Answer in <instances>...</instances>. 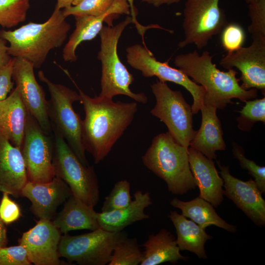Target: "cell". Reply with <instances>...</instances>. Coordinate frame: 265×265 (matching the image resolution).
Returning a JSON list of instances; mask_svg holds the SVG:
<instances>
[{
	"instance_id": "9",
	"label": "cell",
	"mask_w": 265,
	"mask_h": 265,
	"mask_svg": "<svg viewBox=\"0 0 265 265\" xmlns=\"http://www.w3.org/2000/svg\"><path fill=\"white\" fill-rule=\"evenodd\" d=\"M151 87L156 101L151 113L163 122L173 138L188 150L196 132L191 106L180 91L172 90L166 82L157 80Z\"/></svg>"
},
{
	"instance_id": "43",
	"label": "cell",
	"mask_w": 265,
	"mask_h": 265,
	"mask_svg": "<svg viewBox=\"0 0 265 265\" xmlns=\"http://www.w3.org/2000/svg\"><path fill=\"white\" fill-rule=\"evenodd\" d=\"M74 0H57V3L55 7L61 9L66 8L72 5Z\"/></svg>"
},
{
	"instance_id": "26",
	"label": "cell",
	"mask_w": 265,
	"mask_h": 265,
	"mask_svg": "<svg viewBox=\"0 0 265 265\" xmlns=\"http://www.w3.org/2000/svg\"><path fill=\"white\" fill-rule=\"evenodd\" d=\"M168 217L176 229V240L180 250H188L200 259H206L205 244L212 237L207 234L205 229L175 211H171Z\"/></svg>"
},
{
	"instance_id": "21",
	"label": "cell",
	"mask_w": 265,
	"mask_h": 265,
	"mask_svg": "<svg viewBox=\"0 0 265 265\" xmlns=\"http://www.w3.org/2000/svg\"><path fill=\"white\" fill-rule=\"evenodd\" d=\"M217 108L204 106L201 108L202 120L199 129L189 143L192 147L210 159H216V152L226 149L222 125L216 114Z\"/></svg>"
},
{
	"instance_id": "18",
	"label": "cell",
	"mask_w": 265,
	"mask_h": 265,
	"mask_svg": "<svg viewBox=\"0 0 265 265\" xmlns=\"http://www.w3.org/2000/svg\"><path fill=\"white\" fill-rule=\"evenodd\" d=\"M130 8L126 0H114L109 9L98 16H75L76 28L65 44L62 56L66 62H74L77 60L76 54L79 45L82 42L91 40L99 34L103 23L110 16L114 14H130Z\"/></svg>"
},
{
	"instance_id": "8",
	"label": "cell",
	"mask_w": 265,
	"mask_h": 265,
	"mask_svg": "<svg viewBox=\"0 0 265 265\" xmlns=\"http://www.w3.org/2000/svg\"><path fill=\"white\" fill-rule=\"evenodd\" d=\"M128 237L126 232H110L98 228L80 235L61 236L58 252L60 257L80 265H106L115 246Z\"/></svg>"
},
{
	"instance_id": "36",
	"label": "cell",
	"mask_w": 265,
	"mask_h": 265,
	"mask_svg": "<svg viewBox=\"0 0 265 265\" xmlns=\"http://www.w3.org/2000/svg\"><path fill=\"white\" fill-rule=\"evenodd\" d=\"M25 248L18 245L0 248V265H31Z\"/></svg>"
},
{
	"instance_id": "25",
	"label": "cell",
	"mask_w": 265,
	"mask_h": 265,
	"mask_svg": "<svg viewBox=\"0 0 265 265\" xmlns=\"http://www.w3.org/2000/svg\"><path fill=\"white\" fill-rule=\"evenodd\" d=\"M144 248L140 265H158L166 262L177 264L188 257L182 255L175 237L161 229L157 234H151L142 244Z\"/></svg>"
},
{
	"instance_id": "29",
	"label": "cell",
	"mask_w": 265,
	"mask_h": 265,
	"mask_svg": "<svg viewBox=\"0 0 265 265\" xmlns=\"http://www.w3.org/2000/svg\"><path fill=\"white\" fill-rule=\"evenodd\" d=\"M136 238H126L120 241L114 248L108 265H138L142 259Z\"/></svg>"
},
{
	"instance_id": "34",
	"label": "cell",
	"mask_w": 265,
	"mask_h": 265,
	"mask_svg": "<svg viewBox=\"0 0 265 265\" xmlns=\"http://www.w3.org/2000/svg\"><path fill=\"white\" fill-rule=\"evenodd\" d=\"M220 33L221 46L227 53L236 51L243 47L246 34L244 29L239 24L228 23Z\"/></svg>"
},
{
	"instance_id": "5",
	"label": "cell",
	"mask_w": 265,
	"mask_h": 265,
	"mask_svg": "<svg viewBox=\"0 0 265 265\" xmlns=\"http://www.w3.org/2000/svg\"><path fill=\"white\" fill-rule=\"evenodd\" d=\"M132 23L131 17H127L116 25L103 27L99 34L100 50L98 58L102 64L101 92L99 96L112 99L118 95L127 96L135 102L145 104L148 99L144 93L131 91L133 75L121 61L117 53L119 39L126 26Z\"/></svg>"
},
{
	"instance_id": "45",
	"label": "cell",
	"mask_w": 265,
	"mask_h": 265,
	"mask_svg": "<svg viewBox=\"0 0 265 265\" xmlns=\"http://www.w3.org/2000/svg\"><path fill=\"white\" fill-rule=\"evenodd\" d=\"M245 0L246 1V3L249 4V3H250L252 2H254V1H256V0Z\"/></svg>"
},
{
	"instance_id": "10",
	"label": "cell",
	"mask_w": 265,
	"mask_h": 265,
	"mask_svg": "<svg viewBox=\"0 0 265 265\" xmlns=\"http://www.w3.org/2000/svg\"><path fill=\"white\" fill-rule=\"evenodd\" d=\"M220 0H186L183 10L184 39L180 48L191 44L197 49L206 47L228 23Z\"/></svg>"
},
{
	"instance_id": "17",
	"label": "cell",
	"mask_w": 265,
	"mask_h": 265,
	"mask_svg": "<svg viewBox=\"0 0 265 265\" xmlns=\"http://www.w3.org/2000/svg\"><path fill=\"white\" fill-rule=\"evenodd\" d=\"M71 195L72 191L67 184L55 176L47 182L28 181L21 192V197L30 201V209L35 216L50 220L55 215L58 207Z\"/></svg>"
},
{
	"instance_id": "19",
	"label": "cell",
	"mask_w": 265,
	"mask_h": 265,
	"mask_svg": "<svg viewBox=\"0 0 265 265\" xmlns=\"http://www.w3.org/2000/svg\"><path fill=\"white\" fill-rule=\"evenodd\" d=\"M191 171L199 189V197L217 207L223 200V180L214 161L189 147L187 150Z\"/></svg>"
},
{
	"instance_id": "39",
	"label": "cell",
	"mask_w": 265,
	"mask_h": 265,
	"mask_svg": "<svg viewBox=\"0 0 265 265\" xmlns=\"http://www.w3.org/2000/svg\"><path fill=\"white\" fill-rule=\"evenodd\" d=\"M130 6V12L131 14V18L132 19V23L135 24V27L137 28V30L139 33V34L142 37V42L144 43V35L147 29L150 28H157L158 26L156 24H153L149 26H144L140 24L137 19H136V12L134 6L133 1L134 0H126Z\"/></svg>"
},
{
	"instance_id": "40",
	"label": "cell",
	"mask_w": 265,
	"mask_h": 265,
	"mask_svg": "<svg viewBox=\"0 0 265 265\" xmlns=\"http://www.w3.org/2000/svg\"><path fill=\"white\" fill-rule=\"evenodd\" d=\"M11 58L8 53L5 40L0 37V68L7 64Z\"/></svg>"
},
{
	"instance_id": "31",
	"label": "cell",
	"mask_w": 265,
	"mask_h": 265,
	"mask_svg": "<svg viewBox=\"0 0 265 265\" xmlns=\"http://www.w3.org/2000/svg\"><path fill=\"white\" fill-rule=\"evenodd\" d=\"M130 188V184L127 180L117 182L105 198L101 212H110L128 206L132 201Z\"/></svg>"
},
{
	"instance_id": "28",
	"label": "cell",
	"mask_w": 265,
	"mask_h": 265,
	"mask_svg": "<svg viewBox=\"0 0 265 265\" xmlns=\"http://www.w3.org/2000/svg\"><path fill=\"white\" fill-rule=\"evenodd\" d=\"M29 0H0V26L9 28L24 22Z\"/></svg>"
},
{
	"instance_id": "32",
	"label": "cell",
	"mask_w": 265,
	"mask_h": 265,
	"mask_svg": "<svg viewBox=\"0 0 265 265\" xmlns=\"http://www.w3.org/2000/svg\"><path fill=\"white\" fill-rule=\"evenodd\" d=\"M232 153L239 161L241 167L247 170L253 178L262 193L265 192V167L260 166L245 156L244 149L235 142H232Z\"/></svg>"
},
{
	"instance_id": "14",
	"label": "cell",
	"mask_w": 265,
	"mask_h": 265,
	"mask_svg": "<svg viewBox=\"0 0 265 265\" xmlns=\"http://www.w3.org/2000/svg\"><path fill=\"white\" fill-rule=\"evenodd\" d=\"M13 58L12 79L15 88L28 112L45 131L51 133L52 129L48 114V101L35 78L34 67L25 59Z\"/></svg>"
},
{
	"instance_id": "4",
	"label": "cell",
	"mask_w": 265,
	"mask_h": 265,
	"mask_svg": "<svg viewBox=\"0 0 265 265\" xmlns=\"http://www.w3.org/2000/svg\"><path fill=\"white\" fill-rule=\"evenodd\" d=\"M141 159L148 169L166 183L170 192L182 195L196 188L187 150L168 132L155 136Z\"/></svg>"
},
{
	"instance_id": "35",
	"label": "cell",
	"mask_w": 265,
	"mask_h": 265,
	"mask_svg": "<svg viewBox=\"0 0 265 265\" xmlns=\"http://www.w3.org/2000/svg\"><path fill=\"white\" fill-rule=\"evenodd\" d=\"M248 4L250 19L248 32L252 38H265V0H257Z\"/></svg>"
},
{
	"instance_id": "23",
	"label": "cell",
	"mask_w": 265,
	"mask_h": 265,
	"mask_svg": "<svg viewBox=\"0 0 265 265\" xmlns=\"http://www.w3.org/2000/svg\"><path fill=\"white\" fill-rule=\"evenodd\" d=\"M134 199L127 207L107 212H97L100 228L110 232H119L133 223L149 218L145 210L152 204L149 192L136 191Z\"/></svg>"
},
{
	"instance_id": "38",
	"label": "cell",
	"mask_w": 265,
	"mask_h": 265,
	"mask_svg": "<svg viewBox=\"0 0 265 265\" xmlns=\"http://www.w3.org/2000/svg\"><path fill=\"white\" fill-rule=\"evenodd\" d=\"M14 58L5 66L0 68V102L7 98L13 88L12 81Z\"/></svg>"
},
{
	"instance_id": "37",
	"label": "cell",
	"mask_w": 265,
	"mask_h": 265,
	"mask_svg": "<svg viewBox=\"0 0 265 265\" xmlns=\"http://www.w3.org/2000/svg\"><path fill=\"white\" fill-rule=\"evenodd\" d=\"M9 195L8 193L3 192L0 201V217L5 224L15 222L21 215L19 206Z\"/></svg>"
},
{
	"instance_id": "41",
	"label": "cell",
	"mask_w": 265,
	"mask_h": 265,
	"mask_svg": "<svg viewBox=\"0 0 265 265\" xmlns=\"http://www.w3.org/2000/svg\"><path fill=\"white\" fill-rule=\"evenodd\" d=\"M7 242V230L5 224L0 217V248L6 246Z\"/></svg>"
},
{
	"instance_id": "16",
	"label": "cell",
	"mask_w": 265,
	"mask_h": 265,
	"mask_svg": "<svg viewBox=\"0 0 265 265\" xmlns=\"http://www.w3.org/2000/svg\"><path fill=\"white\" fill-rule=\"evenodd\" d=\"M224 182L223 194L231 199L255 224L265 225V201L254 180L243 181L230 174L228 166L216 161Z\"/></svg>"
},
{
	"instance_id": "33",
	"label": "cell",
	"mask_w": 265,
	"mask_h": 265,
	"mask_svg": "<svg viewBox=\"0 0 265 265\" xmlns=\"http://www.w3.org/2000/svg\"><path fill=\"white\" fill-rule=\"evenodd\" d=\"M113 1L114 0H83L76 5L64 8L62 11L65 17L70 15L98 16L107 11Z\"/></svg>"
},
{
	"instance_id": "30",
	"label": "cell",
	"mask_w": 265,
	"mask_h": 265,
	"mask_svg": "<svg viewBox=\"0 0 265 265\" xmlns=\"http://www.w3.org/2000/svg\"><path fill=\"white\" fill-rule=\"evenodd\" d=\"M239 111L237 117L238 129L242 131L249 132L257 122L265 123V98L249 100Z\"/></svg>"
},
{
	"instance_id": "13",
	"label": "cell",
	"mask_w": 265,
	"mask_h": 265,
	"mask_svg": "<svg viewBox=\"0 0 265 265\" xmlns=\"http://www.w3.org/2000/svg\"><path fill=\"white\" fill-rule=\"evenodd\" d=\"M251 44L227 53L220 60L224 68H236L240 72L241 87L265 93V38H254Z\"/></svg>"
},
{
	"instance_id": "22",
	"label": "cell",
	"mask_w": 265,
	"mask_h": 265,
	"mask_svg": "<svg viewBox=\"0 0 265 265\" xmlns=\"http://www.w3.org/2000/svg\"><path fill=\"white\" fill-rule=\"evenodd\" d=\"M27 114L28 110L16 88L6 98L0 102V135L20 149L24 138Z\"/></svg>"
},
{
	"instance_id": "20",
	"label": "cell",
	"mask_w": 265,
	"mask_h": 265,
	"mask_svg": "<svg viewBox=\"0 0 265 265\" xmlns=\"http://www.w3.org/2000/svg\"><path fill=\"white\" fill-rule=\"evenodd\" d=\"M27 181L21 149L0 135V191L15 198L21 197Z\"/></svg>"
},
{
	"instance_id": "42",
	"label": "cell",
	"mask_w": 265,
	"mask_h": 265,
	"mask_svg": "<svg viewBox=\"0 0 265 265\" xmlns=\"http://www.w3.org/2000/svg\"><path fill=\"white\" fill-rule=\"evenodd\" d=\"M181 0H142L143 2L153 5L155 7H159L163 4H171L177 3Z\"/></svg>"
},
{
	"instance_id": "3",
	"label": "cell",
	"mask_w": 265,
	"mask_h": 265,
	"mask_svg": "<svg viewBox=\"0 0 265 265\" xmlns=\"http://www.w3.org/2000/svg\"><path fill=\"white\" fill-rule=\"evenodd\" d=\"M62 10L55 7L44 23L30 22L14 30H0V37L7 41L8 54L31 62L39 68L46 61L50 52L64 43L70 25Z\"/></svg>"
},
{
	"instance_id": "24",
	"label": "cell",
	"mask_w": 265,
	"mask_h": 265,
	"mask_svg": "<svg viewBox=\"0 0 265 265\" xmlns=\"http://www.w3.org/2000/svg\"><path fill=\"white\" fill-rule=\"evenodd\" d=\"M61 233L78 230L93 231L100 228L97 212L74 195L64 203L62 211L52 221Z\"/></svg>"
},
{
	"instance_id": "12",
	"label": "cell",
	"mask_w": 265,
	"mask_h": 265,
	"mask_svg": "<svg viewBox=\"0 0 265 265\" xmlns=\"http://www.w3.org/2000/svg\"><path fill=\"white\" fill-rule=\"evenodd\" d=\"M128 63L134 69L140 71L145 78L156 77L163 82H171L182 86L191 95L193 114H197L204 106L205 90L195 83L179 69L170 66L168 61L161 62L147 48L139 44L126 49Z\"/></svg>"
},
{
	"instance_id": "27",
	"label": "cell",
	"mask_w": 265,
	"mask_h": 265,
	"mask_svg": "<svg viewBox=\"0 0 265 265\" xmlns=\"http://www.w3.org/2000/svg\"><path fill=\"white\" fill-rule=\"evenodd\" d=\"M170 204L180 209L182 214L189 218L203 229L214 225L229 232L237 231L236 226L227 223L218 215L210 203L199 196L189 201H183L174 198Z\"/></svg>"
},
{
	"instance_id": "7",
	"label": "cell",
	"mask_w": 265,
	"mask_h": 265,
	"mask_svg": "<svg viewBox=\"0 0 265 265\" xmlns=\"http://www.w3.org/2000/svg\"><path fill=\"white\" fill-rule=\"evenodd\" d=\"M53 131V164L55 176L67 184L73 195L94 208L100 197L99 183L94 166L83 164L64 138L56 131Z\"/></svg>"
},
{
	"instance_id": "1",
	"label": "cell",
	"mask_w": 265,
	"mask_h": 265,
	"mask_svg": "<svg viewBox=\"0 0 265 265\" xmlns=\"http://www.w3.org/2000/svg\"><path fill=\"white\" fill-rule=\"evenodd\" d=\"M85 117L82 140L97 164L104 159L132 123L137 111L136 102H115L112 99L90 97L78 88Z\"/></svg>"
},
{
	"instance_id": "6",
	"label": "cell",
	"mask_w": 265,
	"mask_h": 265,
	"mask_svg": "<svg viewBox=\"0 0 265 265\" xmlns=\"http://www.w3.org/2000/svg\"><path fill=\"white\" fill-rule=\"evenodd\" d=\"M39 80L45 83L50 94L48 101V114L53 131L65 140L80 161L89 165L82 140V121L73 105L80 101L79 93L49 80L42 71L38 72Z\"/></svg>"
},
{
	"instance_id": "15",
	"label": "cell",
	"mask_w": 265,
	"mask_h": 265,
	"mask_svg": "<svg viewBox=\"0 0 265 265\" xmlns=\"http://www.w3.org/2000/svg\"><path fill=\"white\" fill-rule=\"evenodd\" d=\"M61 236L50 220L39 219L36 225L24 233L19 244L26 249L30 262L35 265H59L58 252Z\"/></svg>"
},
{
	"instance_id": "44",
	"label": "cell",
	"mask_w": 265,
	"mask_h": 265,
	"mask_svg": "<svg viewBox=\"0 0 265 265\" xmlns=\"http://www.w3.org/2000/svg\"><path fill=\"white\" fill-rule=\"evenodd\" d=\"M83 0H74L72 5H76L81 2Z\"/></svg>"
},
{
	"instance_id": "2",
	"label": "cell",
	"mask_w": 265,
	"mask_h": 265,
	"mask_svg": "<svg viewBox=\"0 0 265 265\" xmlns=\"http://www.w3.org/2000/svg\"><path fill=\"white\" fill-rule=\"evenodd\" d=\"M174 64L195 83L205 90L204 104L217 109H224L232 104L233 99L242 102L257 97L258 90L243 89L237 78L238 73L234 68L220 70L212 62L208 51L200 54L197 50L177 55Z\"/></svg>"
},
{
	"instance_id": "11",
	"label": "cell",
	"mask_w": 265,
	"mask_h": 265,
	"mask_svg": "<svg viewBox=\"0 0 265 265\" xmlns=\"http://www.w3.org/2000/svg\"><path fill=\"white\" fill-rule=\"evenodd\" d=\"M50 134L28 111L20 149L29 181L47 182L55 177L53 164L54 139Z\"/></svg>"
}]
</instances>
